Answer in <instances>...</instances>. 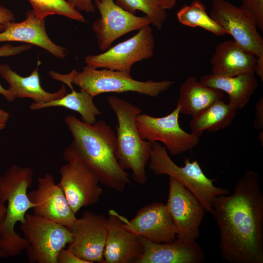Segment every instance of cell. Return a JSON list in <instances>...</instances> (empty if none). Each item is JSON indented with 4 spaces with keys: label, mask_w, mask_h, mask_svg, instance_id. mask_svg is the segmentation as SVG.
<instances>
[{
    "label": "cell",
    "mask_w": 263,
    "mask_h": 263,
    "mask_svg": "<svg viewBox=\"0 0 263 263\" xmlns=\"http://www.w3.org/2000/svg\"><path fill=\"white\" fill-rule=\"evenodd\" d=\"M222 258L229 263H263V192L253 170L239 178L231 194L213 201Z\"/></svg>",
    "instance_id": "1"
},
{
    "label": "cell",
    "mask_w": 263,
    "mask_h": 263,
    "mask_svg": "<svg viewBox=\"0 0 263 263\" xmlns=\"http://www.w3.org/2000/svg\"><path fill=\"white\" fill-rule=\"evenodd\" d=\"M64 122L73 140L64 150L63 158L79 159L97 177L99 182L118 192L130 183V176L117 160L116 135L104 120L87 124L73 115Z\"/></svg>",
    "instance_id": "2"
},
{
    "label": "cell",
    "mask_w": 263,
    "mask_h": 263,
    "mask_svg": "<svg viewBox=\"0 0 263 263\" xmlns=\"http://www.w3.org/2000/svg\"><path fill=\"white\" fill-rule=\"evenodd\" d=\"M30 167L12 165L0 176V201L7 203L6 214L0 225L3 250L7 256L15 257L26 249L28 242L15 231L17 223H23L27 211L32 209L27 189L33 181Z\"/></svg>",
    "instance_id": "3"
},
{
    "label": "cell",
    "mask_w": 263,
    "mask_h": 263,
    "mask_svg": "<svg viewBox=\"0 0 263 263\" xmlns=\"http://www.w3.org/2000/svg\"><path fill=\"white\" fill-rule=\"evenodd\" d=\"M107 102L118 122L115 133V154L118 162L123 169L132 171V179L136 183L144 185L147 180L146 167L152 143L143 140L138 132L136 117L142 111L116 96L108 97Z\"/></svg>",
    "instance_id": "4"
},
{
    "label": "cell",
    "mask_w": 263,
    "mask_h": 263,
    "mask_svg": "<svg viewBox=\"0 0 263 263\" xmlns=\"http://www.w3.org/2000/svg\"><path fill=\"white\" fill-rule=\"evenodd\" d=\"M49 74L51 77L63 82L70 88L73 87V84L77 86L94 97L103 93L129 92L155 97L174 83V81L168 80L139 81L119 71L105 69L98 70L86 66L81 72L73 70L68 74H62L50 71Z\"/></svg>",
    "instance_id": "5"
},
{
    "label": "cell",
    "mask_w": 263,
    "mask_h": 263,
    "mask_svg": "<svg viewBox=\"0 0 263 263\" xmlns=\"http://www.w3.org/2000/svg\"><path fill=\"white\" fill-rule=\"evenodd\" d=\"M149 163L150 169L155 175H167L177 180L200 201L206 211L211 214L214 198L229 194L228 189L214 186V180L205 175L197 160L190 161L186 157L184 165L178 166L160 142L152 143Z\"/></svg>",
    "instance_id": "6"
},
{
    "label": "cell",
    "mask_w": 263,
    "mask_h": 263,
    "mask_svg": "<svg viewBox=\"0 0 263 263\" xmlns=\"http://www.w3.org/2000/svg\"><path fill=\"white\" fill-rule=\"evenodd\" d=\"M19 228L28 242L26 250L31 263H57L59 251L73 239L68 227L33 213L26 214Z\"/></svg>",
    "instance_id": "7"
},
{
    "label": "cell",
    "mask_w": 263,
    "mask_h": 263,
    "mask_svg": "<svg viewBox=\"0 0 263 263\" xmlns=\"http://www.w3.org/2000/svg\"><path fill=\"white\" fill-rule=\"evenodd\" d=\"M154 39L150 25L138 30L131 38L109 48L104 53L89 55L85 58L86 66L105 69L131 75L135 63L152 56Z\"/></svg>",
    "instance_id": "8"
},
{
    "label": "cell",
    "mask_w": 263,
    "mask_h": 263,
    "mask_svg": "<svg viewBox=\"0 0 263 263\" xmlns=\"http://www.w3.org/2000/svg\"><path fill=\"white\" fill-rule=\"evenodd\" d=\"M180 107L160 117L142 113L136 117V124L141 137L151 143L163 144L172 156H177L192 150L199 142V138L183 130L179 123Z\"/></svg>",
    "instance_id": "9"
},
{
    "label": "cell",
    "mask_w": 263,
    "mask_h": 263,
    "mask_svg": "<svg viewBox=\"0 0 263 263\" xmlns=\"http://www.w3.org/2000/svg\"><path fill=\"white\" fill-rule=\"evenodd\" d=\"M209 16L234 40L256 56L263 54V39L250 12L225 0H213Z\"/></svg>",
    "instance_id": "10"
},
{
    "label": "cell",
    "mask_w": 263,
    "mask_h": 263,
    "mask_svg": "<svg viewBox=\"0 0 263 263\" xmlns=\"http://www.w3.org/2000/svg\"><path fill=\"white\" fill-rule=\"evenodd\" d=\"M174 223L177 239L196 241L205 209L200 201L183 185L169 177V191L165 204Z\"/></svg>",
    "instance_id": "11"
},
{
    "label": "cell",
    "mask_w": 263,
    "mask_h": 263,
    "mask_svg": "<svg viewBox=\"0 0 263 263\" xmlns=\"http://www.w3.org/2000/svg\"><path fill=\"white\" fill-rule=\"evenodd\" d=\"M100 18L93 23L97 44L101 51L107 50L122 36L151 24L146 16H137L118 5L114 0H93Z\"/></svg>",
    "instance_id": "12"
},
{
    "label": "cell",
    "mask_w": 263,
    "mask_h": 263,
    "mask_svg": "<svg viewBox=\"0 0 263 263\" xmlns=\"http://www.w3.org/2000/svg\"><path fill=\"white\" fill-rule=\"evenodd\" d=\"M64 159L67 163L59 169L58 184L76 214L81 208L96 204L103 189L97 177L81 161L72 157Z\"/></svg>",
    "instance_id": "13"
},
{
    "label": "cell",
    "mask_w": 263,
    "mask_h": 263,
    "mask_svg": "<svg viewBox=\"0 0 263 263\" xmlns=\"http://www.w3.org/2000/svg\"><path fill=\"white\" fill-rule=\"evenodd\" d=\"M69 228L73 239L68 247L75 255L89 263H105L103 253L107 232V218L86 211Z\"/></svg>",
    "instance_id": "14"
},
{
    "label": "cell",
    "mask_w": 263,
    "mask_h": 263,
    "mask_svg": "<svg viewBox=\"0 0 263 263\" xmlns=\"http://www.w3.org/2000/svg\"><path fill=\"white\" fill-rule=\"evenodd\" d=\"M36 189L28 193L33 214L70 227L76 217L61 188L47 173L38 179Z\"/></svg>",
    "instance_id": "15"
},
{
    "label": "cell",
    "mask_w": 263,
    "mask_h": 263,
    "mask_svg": "<svg viewBox=\"0 0 263 263\" xmlns=\"http://www.w3.org/2000/svg\"><path fill=\"white\" fill-rule=\"evenodd\" d=\"M117 215L129 231L151 242H169L176 238L172 219L163 203L154 202L142 207L131 220Z\"/></svg>",
    "instance_id": "16"
},
{
    "label": "cell",
    "mask_w": 263,
    "mask_h": 263,
    "mask_svg": "<svg viewBox=\"0 0 263 263\" xmlns=\"http://www.w3.org/2000/svg\"><path fill=\"white\" fill-rule=\"evenodd\" d=\"M108 214L105 263H137L143 253L140 236L125 226L116 211L111 209Z\"/></svg>",
    "instance_id": "17"
},
{
    "label": "cell",
    "mask_w": 263,
    "mask_h": 263,
    "mask_svg": "<svg viewBox=\"0 0 263 263\" xmlns=\"http://www.w3.org/2000/svg\"><path fill=\"white\" fill-rule=\"evenodd\" d=\"M140 238L143 253L137 263H201L205 259L204 251L196 241L175 239L157 243Z\"/></svg>",
    "instance_id": "18"
},
{
    "label": "cell",
    "mask_w": 263,
    "mask_h": 263,
    "mask_svg": "<svg viewBox=\"0 0 263 263\" xmlns=\"http://www.w3.org/2000/svg\"><path fill=\"white\" fill-rule=\"evenodd\" d=\"M23 21L9 22L0 33V42L20 41L39 46L59 58L68 55L66 49L54 43L48 36L45 19L37 18L33 10L26 12Z\"/></svg>",
    "instance_id": "19"
},
{
    "label": "cell",
    "mask_w": 263,
    "mask_h": 263,
    "mask_svg": "<svg viewBox=\"0 0 263 263\" xmlns=\"http://www.w3.org/2000/svg\"><path fill=\"white\" fill-rule=\"evenodd\" d=\"M256 58L235 40H225L215 48L210 60L211 74L225 77L255 74Z\"/></svg>",
    "instance_id": "20"
},
{
    "label": "cell",
    "mask_w": 263,
    "mask_h": 263,
    "mask_svg": "<svg viewBox=\"0 0 263 263\" xmlns=\"http://www.w3.org/2000/svg\"><path fill=\"white\" fill-rule=\"evenodd\" d=\"M0 75L9 84L7 89L16 98H30L36 103H46L59 99L66 94L64 85L55 93L48 92L41 87L38 67L26 77L13 71L8 64H0Z\"/></svg>",
    "instance_id": "21"
},
{
    "label": "cell",
    "mask_w": 263,
    "mask_h": 263,
    "mask_svg": "<svg viewBox=\"0 0 263 263\" xmlns=\"http://www.w3.org/2000/svg\"><path fill=\"white\" fill-rule=\"evenodd\" d=\"M199 81L203 85L225 92L230 104L237 110L244 108L258 86L254 73L241 74L234 76H220L210 74L202 76Z\"/></svg>",
    "instance_id": "22"
},
{
    "label": "cell",
    "mask_w": 263,
    "mask_h": 263,
    "mask_svg": "<svg viewBox=\"0 0 263 263\" xmlns=\"http://www.w3.org/2000/svg\"><path fill=\"white\" fill-rule=\"evenodd\" d=\"M224 97L222 91L206 86L190 76L180 86L177 104L180 107V113L193 117Z\"/></svg>",
    "instance_id": "23"
},
{
    "label": "cell",
    "mask_w": 263,
    "mask_h": 263,
    "mask_svg": "<svg viewBox=\"0 0 263 263\" xmlns=\"http://www.w3.org/2000/svg\"><path fill=\"white\" fill-rule=\"evenodd\" d=\"M237 109L229 103L219 101L192 117L189 123L191 133L199 138L205 131L216 132L229 126Z\"/></svg>",
    "instance_id": "24"
},
{
    "label": "cell",
    "mask_w": 263,
    "mask_h": 263,
    "mask_svg": "<svg viewBox=\"0 0 263 263\" xmlns=\"http://www.w3.org/2000/svg\"><path fill=\"white\" fill-rule=\"evenodd\" d=\"M72 92L62 97L46 103L33 102L30 105L32 110H37L54 107H62L77 112L83 122L93 124L96 122V116L101 112L94 102V97L83 90Z\"/></svg>",
    "instance_id": "25"
},
{
    "label": "cell",
    "mask_w": 263,
    "mask_h": 263,
    "mask_svg": "<svg viewBox=\"0 0 263 263\" xmlns=\"http://www.w3.org/2000/svg\"><path fill=\"white\" fill-rule=\"evenodd\" d=\"M177 19L182 24L190 27H200L212 34L224 36L227 32L208 15L205 4L199 0L185 5L177 13Z\"/></svg>",
    "instance_id": "26"
},
{
    "label": "cell",
    "mask_w": 263,
    "mask_h": 263,
    "mask_svg": "<svg viewBox=\"0 0 263 263\" xmlns=\"http://www.w3.org/2000/svg\"><path fill=\"white\" fill-rule=\"evenodd\" d=\"M36 16L45 19L50 15H59L82 22L86 20L83 16L66 0H28Z\"/></svg>",
    "instance_id": "27"
},
{
    "label": "cell",
    "mask_w": 263,
    "mask_h": 263,
    "mask_svg": "<svg viewBox=\"0 0 263 263\" xmlns=\"http://www.w3.org/2000/svg\"><path fill=\"white\" fill-rule=\"evenodd\" d=\"M124 10L135 14L137 11L143 12L158 30L163 27L167 19L166 10L160 0H114Z\"/></svg>",
    "instance_id": "28"
},
{
    "label": "cell",
    "mask_w": 263,
    "mask_h": 263,
    "mask_svg": "<svg viewBox=\"0 0 263 263\" xmlns=\"http://www.w3.org/2000/svg\"><path fill=\"white\" fill-rule=\"evenodd\" d=\"M32 47L30 44L12 46L10 44H4L0 47V57L9 56L20 54ZM0 94L2 95L9 102L14 101L15 98L8 91L0 84Z\"/></svg>",
    "instance_id": "29"
},
{
    "label": "cell",
    "mask_w": 263,
    "mask_h": 263,
    "mask_svg": "<svg viewBox=\"0 0 263 263\" xmlns=\"http://www.w3.org/2000/svg\"><path fill=\"white\" fill-rule=\"evenodd\" d=\"M254 17L257 27L263 30V0H245L241 6Z\"/></svg>",
    "instance_id": "30"
},
{
    "label": "cell",
    "mask_w": 263,
    "mask_h": 263,
    "mask_svg": "<svg viewBox=\"0 0 263 263\" xmlns=\"http://www.w3.org/2000/svg\"><path fill=\"white\" fill-rule=\"evenodd\" d=\"M57 263H89L75 255L69 247L62 249L57 257Z\"/></svg>",
    "instance_id": "31"
},
{
    "label": "cell",
    "mask_w": 263,
    "mask_h": 263,
    "mask_svg": "<svg viewBox=\"0 0 263 263\" xmlns=\"http://www.w3.org/2000/svg\"><path fill=\"white\" fill-rule=\"evenodd\" d=\"M71 5L79 11L94 12L95 7L93 0H66Z\"/></svg>",
    "instance_id": "32"
},
{
    "label": "cell",
    "mask_w": 263,
    "mask_h": 263,
    "mask_svg": "<svg viewBox=\"0 0 263 263\" xmlns=\"http://www.w3.org/2000/svg\"><path fill=\"white\" fill-rule=\"evenodd\" d=\"M15 18L12 11L8 8L0 6V32L3 31L7 25L14 22Z\"/></svg>",
    "instance_id": "33"
},
{
    "label": "cell",
    "mask_w": 263,
    "mask_h": 263,
    "mask_svg": "<svg viewBox=\"0 0 263 263\" xmlns=\"http://www.w3.org/2000/svg\"><path fill=\"white\" fill-rule=\"evenodd\" d=\"M255 119L254 127L257 130L263 129V98L261 97L255 106Z\"/></svg>",
    "instance_id": "34"
},
{
    "label": "cell",
    "mask_w": 263,
    "mask_h": 263,
    "mask_svg": "<svg viewBox=\"0 0 263 263\" xmlns=\"http://www.w3.org/2000/svg\"><path fill=\"white\" fill-rule=\"evenodd\" d=\"M263 81V54L257 56L255 67V73Z\"/></svg>",
    "instance_id": "35"
},
{
    "label": "cell",
    "mask_w": 263,
    "mask_h": 263,
    "mask_svg": "<svg viewBox=\"0 0 263 263\" xmlns=\"http://www.w3.org/2000/svg\"><path fill=\"white\" fill-rule=\"evenodd\" d=\"M162 7L166 10L172 8L175 5L176 0H160Z\"/></svg>",
    "instance_id": "36"
},
{
    "label": "cell",
    "mask_w": 263,
    "mask_h": 263,
    "mask_svg": "<svg viewBox=\"0 0 263 263\" xmlns=\"http://www.w3.org/2000/svg\"><path fill=\"white\" fill-rule=\"evenodd\" d=\"M7 207L4 204H2L0 201V225H1L5 218Z\"/></svg>",
    "instance_id": "37"
},
{
    "label": "cell",
    "mask_w": 263,
    "mask_h": 263,
    "mask_svg": "<svg viewBox=\"0 0 263 263\" xmlns=\"http://www.w3.org/2000/svg\"><path fill=\"white\" fill-rule=\"evenodd\" d=\"M9 116L10 114L7 112L0 109V120L6 123Z\"/></svg>",
    "instance_id": "38"
},
{
    "label": "cell",
    "mask_w": 263,
    "mask_h": 263,
    "mask_svg": "<svg viewBox=\"0 0 263 263\" xmlns=\"http://www.w3.org/2000/svg\"><path fill=\"white\" fill-rule=\"evenodd\" d=\"M7 256L3 250L2 244L1 234L0 230V258H5Z\"/></svg>",
    "instance_id": "39"
},
{
    "label": "cell",
    "mask_w": 263,
    "mask_h": 263,
    "mask_svg": "<svg viewBox=\"0 0 263 263\" xmlns=\"http://www.w3.org/2000/svg\"><path fill=\"white\" fill-rule=\"evenodd\" d=\"M258 137L260 139V140L261 141V142H262V144L263 145V131H262L260 132H259V135H258Z\"/></svg>",
    "instance_id": "40"
},
{
    "label": "cell",
    "mask_w": 263,
    "mask_h": 263,
    "mask_svg": "<svg viewBox=\"0 0 263 263\" xmlns=\"http://www.w3.org/2000/svg\"><path fill=\"white\" fill-rule=\"evenodd\" d=\"M6 123L3 122V121L0 120V131L3 130L5 128Z\"/></svg>",
    "instance_id": "41"
},
{
    "label": "cell",
    "mask_w": 263,
    "mask_h": 263,
    "mask_svg": "<svg viewBox=\"0 0 263 263\" xmlns=\"http://www.w3.org/2000/svg\"><path fill=\"white\" fill-rule=\"evenodd\" d=\"M245 0H243V1H244Z\"/></svg>",
    "instance_id": "42"
}]
</instances>
